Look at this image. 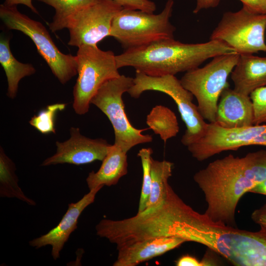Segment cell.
<instances>
[{"label": "cell", "mask_w": 266, "mask_h": 266, "mask_svg": "<svg viewBox=\"0 0 266 266\" xmlns=\"http://www.w3.org/2000/svg\"><path fill=\"white\" fill-rule=\"evenodd\" d=\"M195 182L203 193L204 214L214 221L234 226L235 212L242 196L266 179L257 151L242 157L230 154L197 172Z\"/></svg>", "instance_id": "1"}, {"label": "cell", "mask_w": 266, "mask_h": 266, "mask_svg": "<svg viewBox=\"0 0 266 266\" xmlns=\"http://www.w3.org/2000/svg\"><path fill=\"white\" fill-rule=\"evenodd\" d=\"M237 53L220 41L184 43L174 38L160 40L116 56L118 68L131 66L148 75H175L198 67L215 56Z\"/></svg>", "instance_id": "2"}, {"label": "cell", "mask_w": 266, "mask_h": 266, "mask_svg": "<svg viewBox=\"0 0 266 266\" xmlns=\"http://www.w3.org/2000/svg\"><path fill=\"white\" fill-rule=\"evenodd\" d=\"M240 230L191 209L184 239L203 244L235 266H266V227Z\"/></svg>", "instance_id": "3"}, {"label": "cell", "mask_w": 266, "mask_h": 266, "mask_svg": "<svg viewBox=\"0 0 266 266\" xmlns=\"http://www.w3.org/2000/svg\"><path fill=\"white\" fill-rule=\"evenodd\" d=\"M173 5V0H167L162 11L158 14L123 8L113 20L110 36L125 51L160 40L174 38L176 29L170 22Z\"/></svg>", "instance_id": "4"}, {"label": "cell", "mask_w": 266, "mask_h": 266, "mask_svg": "<svg viewBox=\"0 0 266 266\" xmlns=\"http://www.w3.org/2000/svg\"><path fill=\"white\" fill-rule=\"evenodd\" d=\"M239 55L235 53L215 56L203 67L186 72L180 80L196 98L200 113L209 123L215 122L219 98L229 86L228 78Z\"/></svg>", "instance_id": "5"}, {"label": "cell", "mask_w": 266, "mask_h": 266, "mask_svg": "<svg viewBox=\"0 0 266 266\" xmlns=\"http://www.w3.org/2000/svg\"><path fill=\"white\" fill-rule=\"evenodd\" d=\"M76 57L78 77L73 87L72 107L78 115L87 113L91 101L106 81L121 74L111 51H103L97 45L78 47Z\"/></svg>", "instance_id": "6"}, {"label": "cell", "mask_w": 266, "mask_h": 266, "mask_svg": "<svg viewBox=\"0 0 266 266\" xmlns=\"http://www.w3.org/2000/svg\"><path fill=\"white\" fill-rule=\"evenodd\" d=\"M147 91L164 93L171 97L176 104L186 126L181 140L183 145L187 147L205 134L208 123L200 113L198 106L193 102V95L182 86L180 80L174 75L152 76L135 71L133 84L127 93L132 98L138 99Z\"/></svg>", "instance_id": "7"}, {"label": "cell", "mask_w": 266, "mask_h": 266, "mask_svg": "<svg viewBox=\"0 0 266 266\" xmlns=\"http://www.w3.org/2000/svg\"><path fill=\"white\" fill-rule=\"evenodd\" d=\"M0 18L8 29L20 31L33 40L38 53L61 84H65L77 74L75 56L61 52L41 23L21 13L16 6L3 3L0 5Z\"/></svg>", "instance_id": "8"}, {"label": "cell", "mask_w": 266, "mask_h": 266, "mask_svg": "<svg viewBox=\"0 0 266 266\" xmlns=\"http://www.w3.org/2000/svg\"><path fill=\"white\" fill-rule=\"evenodd\" d=\"M133 84V78L121 75L105 82L91 101L111 122L115 134L114 144L128 152L139 144L151 142L152 136L143 134L145 129L134 128L127 116L122 96Z\"/></svg>", "instance_id": "9"}, {"label": "cell", "mask_w": 266, "mask_h": 266, "mask_svg": "<svg viewBox=\"0 0 266 266\" xmlns=\"http://www.w3.org/2000/svg\"><path fill=\"white\" fill-rule=\"evenodd\" d=\"M266 13H259L243 5L236 12H226L212 32L210 40L221 41L237 53L266 51L265 34Z\"/></svg>", "instance_id": "10"}, {"label": "cell", "mask_w": 266, "mask_h": 266, "mask_svg": "<svg viewBox=\"0 0 266 266\" xmlns=\"http://www.w3.org/2000/svg\"><path fill=\"white\" fill-rule=\"evenodd\" d=\"M123 8L111 0H98L82 7L67 20L68 44L77 47L84 45H97L103 38L110 36L113 20Z\"/></svg>", "instance_id": "11"}, {"label": "cell", "mask_w": 266, "mask_h": 266, "mask_svg": "<svg viewBox=\"0 0 266 266\" xmlns=\"http://www.w3.org/2000/svg\"><path fill=\"white\" fill-rule=\"evenodd\" d=\"M69 132L68 139L56 142L55 153L46 159L42 166L60 164L79 166L96 161H102L111 146L104 139H92L82 135L78 128L71 127Z\"/></svg>", "instance_id": "12"}, {"label": "cell", "mask_w": 266, "mask_h": 266, "mask_svg": "<svg viewBox=\"0 0 266 266\" xmlns=\"http://www.w3.org/2000/svg\"><path fill=\"white\" fill-rule=\"evenodd\" d=\"M102 187L99 186L92 189L77 202L69 203L57 226L46 234L30 241V245L36 249L51 245L52 256L55 260L58 259L70 234L77 228L79 216L87 206L94 202L96 195Z\"/></svg>", "instance_id": "13"}, {"label": "cell", "mask_w": 266, "mask_h": 266, "mask_svg": "<svg viewBox=\"0 0 266 266\" xmlns=\"http://www.w3.org/2000/svg\"><path fill=\"white\" fill-rule=\"evenodd\" d=\"M214 123L226 129L254 125V110L250 96L226 87L220 96Z\"/></svg>", "instance_id": "14"}, {"label": "cell", "mask_w": 266, "mask_h": 266, "mask_svg": "<svg viewBox=\"0 0 266 266\" xmlns=\"http://www.w3.org/2000/svg\"><path fill=\"white\" fill-rule=\"evenodd\" d=\"M186 241L176 237H159L137 241L118 249L113 266H136L176 248Z\"/></svg>", "instance_id": "15"}, {"label": "cell", "mask_w": 266, "mask_h": 266, "mask_svg": "<svg viewBox=\"0 0 266 266\" xmlns=\"http://www.w3.org/2000/svg\"><path fill=\"white\" fill-rule=\"evenodd\" d=\"M231 78L233 89L247 96L257 89L266 86V57L240 54L231 73Z\"/></svg>", "instance_id": "16"}, {"label": "cell", "mask_w": 266, "mask_h": 266, "mask_svg": "<svg viewBox=\"0 0 266 266\" xmlns=\"http://www.w3.org/2000/svg\"><path fill=\"white\" fill-rule=\"evenodd\" d=\"M127 153L116 144L111 145L99 170L90 172L86 178L89 190L117 184L128 172Z\"/></svg>", "instance_id": "17"}, {"label": "cell", "mask_w": 266, "mask_h": 266, "mask_svg": "<svg viewBox=\"0 0 266 266\" xmlns=\"http://www.w3.org/2000/svg\"><path fill=\"white\" fill-rule=\"evenodd\" d=\"M9 42V37L0 36V63L7 78V96L14 99L17 93L20 81L26 76L34 74L36 70L33 65L21 63L15 59L11 51Z\"/></svg>", "instance_id": "18"}, {"label": "cell", "mask_w": 266, "mask_h": 266, "mask_svg": "<svg viewBox=\"0 0 266 266\" xmlns=\"http://www.w3.org/2000/svg\"><path fill=\"white\" fill-rule=\"evenodd\" d=\"M14 163L0 148V196L2 198H16L30 205L36 203L27 197L18 184Z\"/></svg>", "instance_id": "19"}, {"label": "cell", "mask_w": 266, "mask_h": 266, "mask_svg": "<svg viewBox=\"0 0 266 266\" xmlns=\"http://www.w3.org/2000/svg\"><path fill=\"white\" fill-rule=\"evenodd\" d=\"M149 129L160 135L165 143L176 136L179 131L177 117L169 108L162 105L154 107L146 118Z\"/></svg>", "instance_id": "20"}, {"label": "cell", "mask_w": 266, "mask_h": 266, "mask_svg": "<svg viewBox=\"0 0 266 266\" xmlns=\"http://www.w3.org/2000/svg\"><path fill=\"white\" fill-rule=\"evenodd\" d=\"M173 166V164L170 162L151 158V190L147 207L158 203L163 198L168 179L172 175Z\"/></svg>", "instance_id": "21"}, {"label": "cell", "mask_w": 266, "mask_h": 266, "mask_svg": "<svg viewBox=\"0 0 266 266\" xmlns=\"http://www.w3.org/2000/svg\"><path fill=\"white\" fill-rule=\"evenodd\" d=\"M53 7L55 14L48 25L52 32L66 28L67 19L78 9L91 4L98 0H36Z\"/></svg>", "instance_id": "22"}, {"label": "cell", "mask_w": 266, "mask_h": 266, "mask_svg": "<svg viewBox=\"0 0 266 266\" xmlns=\"http://www.w3.org/2000/svg\"><path fill=\"white\" fill-rule=\"evenodd\" d=\"M66 103H57L47 105L34 115L29 121V124L42 134L56 133L55 127L57 113L64 110Z\"/></svg>", "instance_id": "23"}, {"label": "cell", "mask_w": 266, "mask_h": 266, "mask_svg": "<svg viewBox=\"0 0 266 266\" xmlns=\"http://www.w3.org/2000/svg\"><path fill=\"white\" fill-rule=\"evenodd\" d=\"M153 150L151 148L140 149L137 156L141 160L143 178L142 188L139 202L138 212L144 210L147 207L151 190V162Z\"/></svg>", "instance_id": "24"}, {"label": "cell", "mask_w": 266, "mask_h": 266, "mask_svg": "<svg viewBox=\"0 0 266 266\" xmlns=\"http://www.w3.org/2000/svg\"><path fill=\"white\" fill-rule=\"evenodd\" d=\"M254 110V125L266 122V86L257 89L250 95Z\"/></svg>", "instance_id": "25"}, {"label": "cell", "mask_w": 266, "mask_h": 266, "mask_svg": "<svg viewBox=\"0 0 266 266\" xmlns=\"http://www.w3.org/2000/svg\"><path fill=\"white\" fill-rule=\"evenodd\" d=\"M119 4L123 8L139 10L153 13L156 5L150 0H111Z\"/></svg>", "instance_id": "26"}, {"label": "cell", "mask_w": 266, "mask_h": 266, "mask_svg": "<svg viewBox=\"0 0 266 266\" xmlns=\"http://www.w3.org/2000/svg\"><path fill=\"white\" fill-rule=\"evenodd\" d=\"M176 265L177 266H211L212 264L206 261H200L191 256L185 255L176 261Z\"/></svg>", "instance_id": "27"}, {"label": "cell", "mask_w": 266, "mask_h": 266, "mask_svg": "<svg viewBox=\"0 0 266 266\" xmlns=\"http://www.w3.org/2000/svg\"><path fill=\"white\" fill-rule=\"evenodd\" d=\"M243 5L259 13H266V0H239Z\"/></svg>", "instance_id": "28"}, {"label": "cell", "mask_w": 266, "mask_h": 266, "mask_svg": "<svg viewBox=\"0 0 266 266\" xmlns=\"http://www.w3.org/2000/svg\"><path fill=\"white\" fill-rule=\"evenodd\" d=\"M251 219L260 226L266 227V203L253 212Z\"/></svg>", "instance_id": "29"}, {"label": "cell", "mask_w": 266, "mask_h": 266, "mask_svg": "<svg viewBox=\"0 0 266 266\" xmlns=\"http://www.w3.org/2000/svg\"><path fill=\"white\" fill-rule=\"evenodd\" d=\"M220 1V0H196V6L193 13L197 14L203 9L215 7Z\"/></svg>", "instance_id": "30"}, {"label": "cell", "mask_w": 266, "mask_h": 266, "mask_svg": "<svg viewBox=\"0 0 266 266\" xmlns=\"http://www.w3.org/2000/svg\"><path fill=\"white\" fill-rule=\"evenodd\" d=\"M3 4L7 6H16L22 4L28 7L33 12L38 14L37 10L32 3V0H5Z\"/></svg>", "instance_id": "31"}, {"label": "cell", "mask_w": 266, "mask_h": 266, "mask_svg": "<svg viewBox=\"0 0 266 266\" xmlns=\"http://www.w3.org/2000/svg\"><path fill=\"white\" fill-rule=\"evenodd\" d=\"M249 192L266 195V179L255 186Z\"/></svg>", "instance_id": "32"}]
</instances>
